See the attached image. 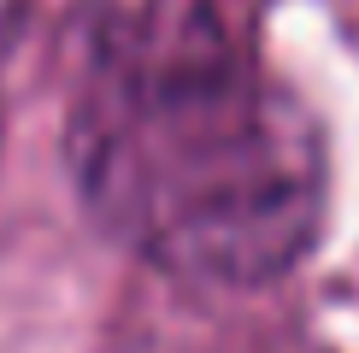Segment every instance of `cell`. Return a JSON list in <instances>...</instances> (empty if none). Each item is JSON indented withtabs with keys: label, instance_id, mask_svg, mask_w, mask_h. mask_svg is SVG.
<instances>
[{
	"label": "cell",
	"instance_id": "cell-1",
	"mask_svg": "<svg viewBox=\"0 0 359 353\" xmlns=\"http://www.w3.org/2000/svg\"><path fill=\"white\" fill-rule=\"evenodd\" d=\"M65 165L112 242L206 289L283 277L324 218V136L224 0L71 6Z\"/></svg>",
	"mask_w": 359,
	"mask_h": 353
}]
</instances>
